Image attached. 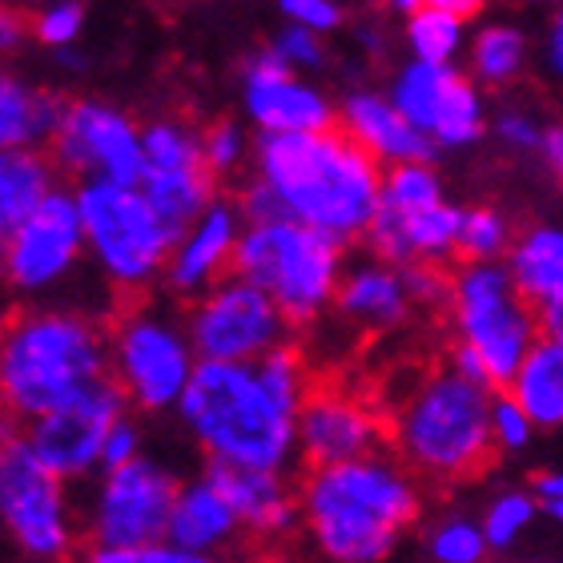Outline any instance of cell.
I'll use <instances>...</instances> for the list:
<instances>
[{
  "label": "cell",
  "mask_w": 563,
  "mask_h": 563,
  "mask_svg": "<svg viewBox=\"0 0 563 563\" xmlns=\"http://www.w3.org/2000/svg\"><path fill=\"white\" fill-rule=\"evenodd\" d=\"M519 4H528V9H552L555 0H519Z\"/></svg>",
  "instance_id": "cell-51"
},
{
  "label": "cell",
  "mask_w": 563,
  "mask_h": 563,
  "mask_svg": "<svg viewBox=\"0 0 563 563\" xmlns=\"http://www.w3.org/2000/svg\"><path fill=\"white\" fill-rule=\"evenodd\" d=\"M0 528L36 563H57L73 552L65 483L29 451L21 434L0 439Z\"/></svg>",
  "instance_id": "cell-9"
},
{
  "label": "cell",
  "mask_w": 563,
  "mask_h": 563,
  "mask_svg": "<svg viewBox=\"0 0 563 563\" xmlns=\"http://www.w3.org/2000/svg\"><path fill=\"white\" fill-rule=\"evenodd\" d=\"M0 4H16V0H0Z\"/></svg>",
  "instance_id": "cell-52"
},
{
  "label": "cell",
  "mask_w": 563,
  "mask_h": 563,
  "mask_svg": "<svg viewBox=\"0 0 563 563\" xmlns=\"http://www.w3.org/2000/svg\"><path fill=\"white\" fill-rule=\"evenodd\" d=\"M177 415L201 443L210 463L250 471H286L294 459V415L254 363L198 358Z\"/></svg>",
  "instance_id": "cell-4"
},
{
  "label": "cell",
  "mask_w": 563,
  "mask_h": 563,
  "mask_svg": "<svg viewBox=\"0 0 563 563\" xmlns=\"http://www.w3.org/2000/svg\"><path fill=\"white\" fill-rule=\"evenodd\" d=\"M334 306L346 322L363 330H390L411 314V298H407L399 266L378 258L342 274L339 290H334Z\"/></svg>",
  "instance_id": "cell-24"
},
{
  "label": "cell",
  "mask_w": 563,
  "mask_h": 563,
  "mask_svg": "<svg viewBox=\"0 0 563 563\" xmlns=\"http://www.w3.org/2000/svg\"><path fill=\"white\" fill-rule=\"evenodd\" d=\"M358 45L366 48V53H387V29H383V24H358Z\"/></svg>",
  "instance_id": "cell-47"
},
{
  "label": "cell",
  "mask_w": 563,
  "mask_h": 563,
  "mask_svg": "<svg viewBox=\"0 0 563 563\" xmlns=\"http://www.w3.org/2000/svg\"><path fill=\"white\" fill-rule=\"evenodd\" d=\"M29 36V16L12 4H0V53H12V48L24 45Z\"/></svg>",
  "instance_id": "cell-44"
},
{
  "label": "cell",
  "mask_w": 563,
  "mask_h": 563,
  "mask_svg": "<svg viewBox=\"0 0 563 563\" xmlns=\"http://www.w3.org/2000/svg\"><path fill=\"white\" fill-rule=\"evenodd\" d=\"M242 106L262 133H314L334 125V106L314 81L286 69L271 48L250 57L242 73Z\"/></svg>",
  "instance_id": "cell-18"
},
{
  "label": "cell",
  "mask_w": 563,
  "mask_h": 563,
  "mask_svg": "<svg viewBox=\"0 0 563 563\" xmlns=\"http://www.w3.org/2000/svg\"><path fill=\"white\" fill-rule=\"evenodd\" d=\"M387 97L434 150H467L487 133L483 89L459 65L407 60L390 77Z\"/></svg>",
  "instance_id": "cell-12"
},
{
  "label": "cell",
  "mask_w": 563,
  "mask_h": 563,
  "mask_svg": "<svg viewBox=\"0 0 563 563\" xmlns=\"http://www.w3.org/2000/svg\"><path fill=\"white\" fill-rule=\"evenodd\" d=\"M511 230H507L504 213L475 206V210L459 213V238L455 254H463L467 262H499V254H507Z\"/></svg>",
  "instance_id": "cell-31"
},
{
  "label": "cell",
  "mask_w": 563,
  "mask_h": 563,
  "mask_svg": "<svg viewBox=\"0 0 563 563\" xmlns=\"http://www.w3.org/2000/svg\"><path fill=\"white\" fill-rule=\"evenodd\" d=\"M286 327L290 322L282 318L278 306L258 286L234 274L198 294L186 322V339L206 363H254L286 342Z\"/></svg>",
  "instance_id": "cell-11"
},
{
  "label": "cell",
  "mask_w": 563,
  "mask_h": 563,
  "mask_svg": "<svg viewBox=\"0 0 563 563\" xmlns=\"http://www.w3.org/2000/svg\"><path fill=\"white\" fill-rule=\"evenodd\" d=\"M431 555L439 563H483V555H487L483 528H475L467 519H451L443 528H434Z\"/></svg>",
  "instance_id": "cell-35"
},
{
  "label": "cell",
  "mask_w": 563,
  "mask_h": 563,
  "mask_svg": "<svg viewBox=\"0 0 563 563\" xmlns=\"http://www.w3.org/2000/svg\"><path fill=\"white\" fill-rule=\"evenodd\" d=\"M109 378V339L77 310L36 306L0 322V415L29 422Z\"/></svg>",
  "instance_id": "cell-3"
},
{
  "label": "cell",
  "mask_w": 563,
  "mask_h": 563,
  "mask_svg": "<svg viewBox=\"0 0 563 563\" xmlns=\"http://www.w3.org/2000/svg\"><path fill=\"white\" fill-rule=\"evenodd\" d=\"M57 189V165L41 150H0V242Z\"/></svg>",
  "instance_id": "cell-29"
},
{
  "label": "cell",
  "mask_w": 563,
  "mask_h": 563,
  "mask_svg": "<svg viewBox=\"0 0 563 563\" xmlns=\"http://www.w3.org/2000/svg\"><path fill=\"white\" fill-rule=\"evenodd\" d=\"M492 133L499 137V145L511 153H536L540 150V137H543V125L540 118L531 113V109H499L492 121Z\"/></svg>",
  "instance_id": "cell-40"
},
{
  "label": "cell",
  "mask_w": 563,
  "mask_h": 563,
  "mask_svg": "<svg viewBox=\"0 0 563 563\" xmlns=\"http://www.w3.org/2000/svg\"><path fill=\"white\" fill-rule=\"evenodd\" d=\"M238 234H242V213L230 201L213 198L194 222L177 230L162 271L169 290L198 298L201 290H210L213 282H222V274L234 262Z\"/></svg>",
  "instance_id": "cell-20"
},
{
  "label": "cell",
  "mask_w": 563,
  "mask_h": 563,
  "mask_svg": "<svg viewBox=\"0 0 563 563\" xmlns=\"http://www.w3.org/2000/svg\"><path fill=\"white\" fill-rule=\"evenodd\" d=\"M507 395L528 411L536 427H563V339L540 334L516 366Z\"/></svg>",
  "instance_id": "cell-26"
},
{
  "label": "cell",
  "mask_w": 563,
  "mask_h": 563,
  "mask_svg": "<svg viewBox=\"0 0 563 563\" xmlns=\"http://www.w3.org/2000/svg\"><path fill=\"white\" fill-rule=\"evenodd\" d=\"M85 29L81 0H48L45 9L29 16V33L48 48H69Z\"/></svg>",
  "instance_id": "cell-34"
},
{
  "label": "cell",
  "mask_w": 563,
  "mask_h": 563,
  "mask_svg": "<svg viewBox=\"0 0 563 563\" xmlns=\"http://www.w3.org/2000/svg\"><path fill=\"white\" fill-rule=\"evenodd\" d=\"M210 479L222 487V495L234 507L238 523L254 536H286L298 523V495L282 471H250V467H222L210 463Z\"/></svg>",
  "instance_id": "cell-22"
},
{
  "label": "cell",
  "mask_w": 563,
  "mask_h": 563,
  "mask_svg": "<svg viewBox=\"0 0 563 563\" xmlns=\"http://www.w3.org/2000/svg\"><path fill=\"white\" fill-rule=\"evenodd\" d=\"M137 455H141V431L121 415V419L113 422V431L106 434V446H101V471L121 467V463H130V459H137Z\"/></svg>",
  "instance_id": "cell-43"
},
{
  "label": "cell",
  "mask_w": 563,
  "mask_h": 563,
  "mask_svg": "<svg viewBox=\"0 0 563 563\" xmlns=\"http://www.w3.org/2000/svg\"><path fill=\"white\" fill-rule=\"evenodd\" d=\"M89 563H213V555L189 552L169 540L133 543V548H93Z\"/></svg>",
  "instance_id": "cell-38"
},
{
  "label": "cell",
  "mask_w": 563,
  "mask_h": 563,
  "mask_svg": "<svg viewBox=\"0 0 563 563\" xmlns=\"http://www.w3.org/2000/svg\"><path fill=\"white\" fill-rule=\"evenodd\" d=\"M85 254L81 213L77 198L65 189H53L4 242H0V278L12 290L41 294L53 290Z\"/></svg>",
  "instance_id": "cell-16"
},
{
  "label": "cell",
  "mask_w": 563,
  "mask_h": 563,
  "mask_svg": "<svg viewBox=\"0 0 563 563\" xmlns=\"http://www.w3.org/2000/svg\"><path fill=\"white\" fill-rule=\"evenodd\" d=\"M198 354L186 330L153 310H130L109 334V371L121 399L141 411H169L177 407Z\"/></svg>",
  "instance_id": "cell-10"
},
{
  "label": "cell",
  "mask_w": 563,
  "mask_h": 563,
  "mask_svg": "<svg viewBox=\"0 0 563 563\" xmlns=\"http://www.w3.org/2000/svg\"><path fill=\"white\" fill-rule=\"evenodd\" d=\"M254 186L242 194V218H290L334 242L363 238L378 206L383 165L342 130L262 133L254 150Z\"/></svg>",
  "instance_id": "cell-1"
},
{
  "label": "cell",
  "mask_w": 563,
  "mask_h": 563,
  "mask_svg": "<svg viewBox=\"0 0 563 563\" xmlns=\"http://www.w3.org/2000/svg\"><path fill=\"white\" fill-rule=\"evenodd\" d=\"M543 73L552 89L563 97V0L548 9V29H543Z\"/></svg>",
  "instance_id": "cell-42"
},
{
  "label": "cell",
  "mask_w": 563,
  "mask_h": 563,
  "mask_svg": "<svg viewBox=\"0 0 563 563\" xmlns=\"http://www.w3.org/2000/svg\"><path fill=\"white\" fill-rule=\"evenodd\" d=\"M467 77L479 89H507L531 65V36L519 21L495 16L467 36Z\"/></svg>",
  "instance_id": "cell-27"
},
{
  "label": "cell",
  "mask_w": 563,
  "mask_h": 563,
  "mask_svg": "<svg viewBox=\"0 0 563 563\" xmlns=\"http://www.w3.org/2000/svg\"><path fill=\"white\" fill-rule=\"evenodd\" d=\"M242 531L234 507L222 495V487L201 475L194 483H177L174 507H169V523H165V540L189 552L213 555L222 552L225 543H234V536Z\"/></svg>",
  "instance_id": "cell-23"
},
{
  "label": "cell",
  "mask_w": 563,
  "mask_h": 563,
  "mask_svg": "<svg viewBox=\"0 0 563 563\" xmlns=\"http://www.w3.org/2000/svg\"><path fill=\"white\" fill-rule=\"evenodd\" d=\"M174 495V471H165L145 455L121 467H106L85 516L93 548H133V543L165 540Z\"/></svg>",
  "instance_id": "cell-13"
},
{
  "label": "cell",
  "mask_w": 563,
  "mask_h": 563,
  "mask_svg": "<svg viewBox=\"0 0 563 563\" xmlns=\"http://www.w3.org/2000/svg\"><path fill=\"white\" fill-rule=\"evenodd\" d=\"M278 12L286 16V24L310 29V33H318V36L339 33L342 24H346L342 0H278Z\"/></svg>",
  "instance_id": "cell-39"
},
{
  "label": "cell",
  "mask_w": 563,
  "mask_h": 563,
  "mask_svg": "<svg viewBox=\"0 0 563 563\" xmlns=\"http://www.w3.org/2000/svg\"><path fill=\"white\" fill-rule=\"evenodd\" d=\"M230 271L258 286L286 322H314L339 290L342 242L290 218H262L242 225Z\"/></svg>",
  "instance_id": "cell-6"
},
{
  "label": "cell",
  "mask_w": 563,
  "mask_h": 563,
  "mask_svg": "<svg viewBox=\"0 0 563 563\" xmlns=\"http://www.w3.org/2000/svg\"><path fill=\"white\" fill-rule=\"evenodd\" d=\"M53 165L85 181H125L141 177V130L106 101H69L60 109L53 137Z\"/></svg>",
  "instance_id": "cell-17"
},
{
  "label": "cell",
  "mask_w": 563,
  "mask_h": 563,
  "mask_svg": "<svg viewBox=\"0 0 563 563\" xmlns=\"http://www.w3.org/2000/svg\"><path fill=\"white\" fill-rule=\"evenodd\" d=\"M419 4H431V9L459 12V16H467V21H475V16H483V12L492 9L495 0H419Z\"/></svg>",
  "instance_id": "cell-46"
},
{
  "label": "cell",
  "mask_w": 563,
  "mask_h": 563,
  "mask_svg": "<svg viewBox=\"0 0 563 563\" xmlns=\"http://www.w3.org/2000/svg\"><path fill=\"white\" fill-rule=\"evenodd\" d=\"M402 286H407V298L411 306H443L451 298V278H443L439 266L431 262H411V266H399Z\"/></svg>",
  "instance_id": "cell-41"
},
{
  "label": "cell",
  "mask_w": 563,
  "mask_h": 563,
  "mask_svg": "<svg viewBox=\"0 0 563 563\" xmlns=\"http://www.w3.org/2000/svg\"><path fill=\"white\" fill-rule=\"evenodd\" d=\"M271 563H290V560H271Z\"/></svg>",
  "instance_id": "cell-53"
},
{
  "label": "cell",
  "mask_w": 563,
  "mask_h": 563,
  "mask_svg": "<svg viewBox=\"0 0 563 563\" xmlns=\"http://www.w3.org/2000/svg\"><path fill=\"white\" fill-rule=\"evenodd\" d=\"M487 411L492 387L463 378L455 366L434 371L395 415V446L402 463L439 483L479 475L495 459Z\"/></svg>",
  "instance_id": "cell-5"
},
{
  "label": "cell",
  "mask_w": 563,
  "mask_h": 563,
  "mask_svg": "<svg viewBox=\"0 0 563 563\" xmlns=\"http://www.w3.org/2000/svg\"><path fill=\"white\" fill-rule=\"evenodd\" d=\"M467 16L446 9H431L419 4L402 16V45L411 53V60H427V65H459V57L467 53Z\"/></svg>",
  "instance_id": "cell-30"
},
{
  "label": "cell",
  "mask_w": 563,
  "mask_h": 563,
  "mask_svg": "<svg viewBox=\"0 0 563 563\" xmlns=\"http://www.w3.org/2000/svg\"><path fill=\"white\" fill-rule=\"evenodd\" d=\"M371 4H378V9L395 12V16H407L411 9H419V0H371Z\"/></svg>",
  "instance_id": "cell-49"
},
{
  "label": "cell",
  "mask_w": 563,
  "mask_h": 563,
  "mask_svg": "<svg viewBox=\"0 0 563 563\" xmlns=\"http://www.w3.org/2000/svg\"><path fill=\"white\" fill-rule=\"evenodd\" d=\"M487 427H492L495 451H523L531 443L536 422L528 419V411L519 407L511 395H492V411H487Z\"/></svg>",
  "instance_id": "cell-36"
},
{
  "label": "cell",
  "mask_w": 563,
  "mask_h": 563,
  "mask_svg": "<svg viewBox=\"0 0 563 563\" xmlns=\"http://www.w3.org/2000/svg\"><path fill=\"white\" fill-rule=\"evenodd\" d=\"M271 53L294 73H314L327 65V41L318 33H310V29H298V24H286V29L274 36Z\"/></svg>",
  "instance_id": "cell-37"
},
{
  "label": "cell",
  "mask_w": 563,
  "mask_h": 563,
  "mask_svg": "<svg viewBox=\"0 0 563 563\" xmlns=\"http://www.w3.org/2000/svg\"><path fill=\"white\" fill-rule=\"evenodd\" d=\"M218 177L201 162V137L177 118H157L141 130V177L137 189L165 222L181 230L213 201Z\"/></svg>",
  "instance_id": "cell-14"
},
{
  "label": "cell",
  "mask_w": 563,
  "mask_h": 563,
  "mask_svg": "<svg viewBox=\"0 0 563 563\" xmlns=\"http://www.w3.org/2000/svg\"><path fill=\"white\" fill-rule=\"evenodd\" d=\"M543 511H548V516L560 519V523H563V499H552V504H543Z\"/></svg>",
  "instance_id": "cell-50"
},
{
  "label": "cell",
  "mask_w": 563,
  "mask_h": 563,
  "mask_svg": "<svg viewBox=\"0 0 563 563\" xmlns=\"http://www.w3.org/2000/svg\"><path fill=\"white\" fill-rule=\"evenodd\" d=\"M451 314L459 346H467L483 366L487 387H507L531 342L540 339V318L516 290L504 262H463L451 278Z\"/></svg>",
  "instance_id": "cell-7"
},
{
  "label": "cell",
  "mask_w": 563,
  "mask_h": 563,
  "mask_svg": "<svg viewBox=\"0 0 563 563\" xmlns=\"http://www.w3.org/2000/svg\"><path fill=\"white\" fill-rule=\"evenodd\" d=\"M507 271L536 314H563V230L536 225L511 250Z\"/></svg>",
  "instance_id": "cell-25"
},
{
  "label": "cell",
  "mask_w": 563,
  "mask_h": 563,
  "mask_svg": "<svg viewBox=\"0 0 563 563\" xmlns=\"http://www.w3.org/2000/svg\"><path fill=\"white\" fill-rule=\"evenodd\" d=\"M552 499H563V471H552L540 479V504H552Z\"/></svg>",
  "instance_id": "cell-48"
},
{
  "label": "cell",
  "mask_w": 563,
  "mask_h": 563,
  "mask_svg": "<svg viewBox=\"0 0 563 563\" xmlns=\"http://www.w3.org/2000/svg\"><path fill=\"white\" fill-rule=\"evenodd\" d=\"M65 101L0 69V150H36L53 137Z\"/></svg>",
  "instance_id": "cell-28"
},
{
  "label": "cell",
  "mask_w": 563,
  "mask_h": 563,
  "mask_svg": "<svg viewBox=\"0 0 563 563\" xmlns=\"http://www.w3.org/2000/svg\"><path fill=\"white\" fill-rule=\"evenodd\" d=\"M378 434V415L346 390H306L302 407L294 415V451L310 467L371 455Z\"/></svg>",
  "instance_id": "cell-19"
},
{
  "label": "cell",
  "mask_w": 563,
  "mask_h": 563,
  "mask_svg": "<svg viewBox=\"0 0 563 563\" xmlns=\"http://www.w3.org/2000/svg\"><path fill=\"white\" fill-rule=\"evenodd\" d=\"M540 157H543V165H548V174H552L555 181L563 186V121H552V125H543Z\"/></svg>",
  "instance_id": "cell-45"
},
{
  "label": "cell",
  "mask_w": 563,
  "mask_h": 563,
  "mask_svg": "<svg viewBox=\"0 0 563 563\" xmlns=\"http://www.w3.org/2000/svg\"><path fill=\"white\" fill-rule=\"evenodd\" d=\"M121 415H125V399L106 378L77 399L29 419L21 439L60 483L85 479L89 471H101V446Z\"/></svg>",
  "instance_id": "cell-15"
},
{
  "label": "cell",
  "mask_w": 563,
  "mask_h": 563,
  "mask_svg": "<svg viewBox=\"0 0 563 563\" xmlns=\"http://www.w3.org/2000/svg\"><path fill=\"white\" fill-rule=\"evenodd\" d=\"M334 121L378 165L431 162L434 157L431 141L422 137L411 121L390 106V97L378 93V89H351V93L342 97V106L334 109Z\"/></svg>",
  "instance_id": "cell-21"
},
{
  "label": "cell",
  "mask_w": 563,
  "mask_h": 563,
  "mask_svg": "<svg viewBox=\"0 0 563 563\" xmlns=\"http://www.w3.org/2000/svg\"><path fill=\"white\" fill-rule=\"evenodd\" d=\"M298 519L330 563H383L419 519V487L395 459L363 455L310 467Z\"/></svg>",
  "instance_id": "cell-2"
},
{
  "label": "cell",
  "mask_w": 563,
  "mask_h": 563,
  "mask_svg": "<svg viewBox=\"0 0 563 563\" xmlns=\"http://www.w3.org/2000/svg\"><path fill=\"white\" fill-rule=\"evenodd\" d=\"M536 519V499L523 492H504L483 516V540L487 548H511Z\"/></svg>",
  "instance_id": "cell-32"
},
{
  "label": "cell",
  "mask_w": 563,
  "mask_h": 563,
  "mask_svg": "<svg viewBox=\"0 0 563 563\" xmlns=\"http://www.w3.org/2000/svg\"><path fill=\"white\" fill-rule=\"evenodd\" d=\"M198 137H201V162H206V169H210L213 177L234 174L238 165L246 162L250 141L238 121H213V125L198 130Z\"/></svg>",
  "instance_id": "cell-33"
},
{
  "label": "cell",
  "mask_w": 563,
  "mask_h": 563,
  "mask_svg": "<svg viewBox=\"0 0 563 563\" xmlns=\"http://www.w3.org/2000/svg\"><path fill=\"white\" fill-rule=\"evenodd\" d=\"M73 198L81 213L85 250L109 282H118L121 290H141L165 271L177 230L153 210L137 186L81 181Z\"/></svg>",
  "instance_id": "cell-8"
}]
</instances>
